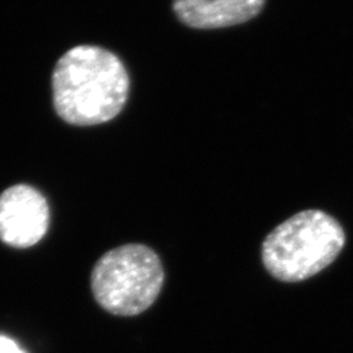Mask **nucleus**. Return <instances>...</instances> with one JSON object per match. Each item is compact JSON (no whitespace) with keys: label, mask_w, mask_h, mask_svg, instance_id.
Returning <instances> with one entry per match:
<instances>
[{"label":"nucleus","mask_w":353,"mask_h":353,"mask_svg":"<svg viewBox=\"0 0 353 353\" xmlns=\"http://www.w3.org/2000/svg\"><path fill=\"white\" fill-rule=\"evenodd\" d=\"M51 84L55 112L64 122L96 126L122 112L130 77L113 52L93 45H79L57 62Z\"/></svg>","instance_id":"nucleus-1"},{"label":"nucleus","mask_w":353,"mask_h":353,"mask_svg":"<svg viewBox=\"0 0 353 353\" xmlns=\"http://www.w3.org/2000/svg\"><path fill=\"white\" fill-rule=\"evenodd\" d=\"M50 211L38 190L16 185L0 195V240L26 249L36 245L48 232Z\"/></svg>","instance_id":"nucleus-4"},{"label":"nucleus","mask_w":353,"mask_h":353,"mask_svg":"<svg viewBox=\"0 0 353 353\" xmlns=\"http://www.w3.org/2000/svg\"><path fill=\"white\" fill-rule=\"evenodd\" d=\"M265 0H173L179 21L195 29H221L248 23L262 12Z\"/></svg>","instance_id":"nucleus-5"},{"label":"nucleus","mask_w":353,"mask_h":353,"mask_svg":"<svg viewBox=\"0 0 353 353\" xmlns=\"http://www.w3.org/2000/svg\"><path fill=\"white\" fill-rule=\"evenodd\" d=\"M345 234L332 216L307 210L275 228L262 246V259L274 278L296 283L331 265L341 252Z\"/></svg>","instance_id":"nucleus-2"},{"label":"nucleus","mask_w":353,"mask_h":353,"mask_svg":"<svg viewBox=\"0 0 353 353\" xmlns=\"http://www.w3.org/2000/svg\"><path fill=\"white\" fill-rule=\"evenodd\" d=\"M0 353H24L19 345L14 341L6 338V336H0Z\"/></svg>","instance_id":"nucleus-6"},{"label":"nucleus","mask_w":353,"mask_h":353,"mask_svg":"<svg viewBox=\"0 0 353 353\" xmlns=\"http://www.w3.org/2000/svg\"><path fill=\"white\" fill-rule=\"evenodd\" d=\"M164 268L148 246L128 243L102 255L92 271L96 301L115 316H138L156 301L164 285Z\"/></svg>","instance_id":"nucleus-3"}]
</instances>
